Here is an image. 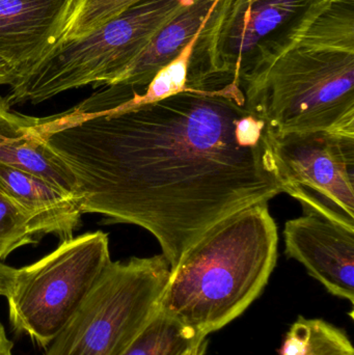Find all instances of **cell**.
<instances>
[{
	"label": "cell",
	"mask_w": 354,
	"mask_h": 355,
	"mask_svg": "<svg viewBox=\"0 0 354 355\" xmlns=\"http://www.w3.org/2000/svg\"><path fill=\"white\" fill-rule=\"evenodd\" d=\"M181 6H184V8H188V6H193L195 0H177Z\"/></svg>",
	"instance_id": "22"
},
{
	"label": "cell",
	"mask_w": 354,
	"mask_h": 355,
	"mask_svg": "<svg viewBox=\"0 0 354 355\" xmlns=\"http://www.w3.org/2000/svg\"><path fill=\"white\" fill-rule=\"evenodd\" d=\"M24 72L12 62L0 56V85H12L21 80Z\"/></svg>",
	"instance_id": "18"
},
{
	"label": "cell",
	"mask_w": 354,
	"mask_h": 355,
	"mask_svg": "<svg viewBox=\"0 0 354 355\" xmlns=\"http://www.w3.org/2000/svg\"><path fill=\"white\" fill-rule=\"evenodd\" d=\"M10 107L6 97H0V164L45 180L77 204L74 175L33 130L37 118Z\"/></svg>",
	"instance_id": "11"
},
{
	"label": "cell",
	"mask_w": 354,
	"mask_h": 355,
	"mask_svg": "<svg viewBox=\"0 0 354 355\" xmlns=\"http://www.w3.org/2000/svg\"><path fill=\"white\" fill-rule=\"evenodd\" d=\"M35 242L27 215L0 189V262L17 248Z\"/></svg>",
	"instance_id": "17"
},
{
	"label": "cell",
	"mask_w": 354,
	"mask_h": 355,
	"mask_svg": "<svg viewBox=\"0 0 354 355\" xmlns=\"http://www.w3.org/2000/svg\"><path fill=\"white\" fill-rule=\"evenodd\" d=\"M76 1L0 0V56L25 76L62 40Z\"/></svg>",
	"instance_id": "10"
},
{
	"label": "cell",
	"mask_w": 354,
	"mask_h": 355,
	"mask_svg": "<svg viewBox=\"0 0 354 355\" xmlns=\"http://www.w3.org/2000/svg\"><path fill=\"white\" fill-rule=\"evenodd\" d=\"M208 21V20H207ZM206 21L201 28L199 29L195 37L183 48L178 56L172 62H168L163 68L158 71L157 74L153 77L151 83L145 87L143 93L133 89L130 100L133 103H148V102L158 101L170 97L187 89V75H188L189 64L195 46L201 37L202 31L205 27Z\"/></svg>",
	"instance_id": "16"
},
{
	"label": "cell",
	"mask_w": 354,
	"mask_h": 355,
	"mask_svg": "<svg viewBox=\"0 0 354 355\" xmlns=\"http://www.w3.org/2000/svg\"><path fill=\"white\" fill-rule=\"evenodd\" d=\"M280 355H354L351 338L324 319L299 317L285 336Z\"/></svg>",
	"instance_id": "14"
},
{
	"label": "cell",
	"mask_w": 354,
	"mask_h": 355,
	"mask_svg": "<svg viewBox=\"0 0 354 355\" xmlns=\"http://www.w3.org/2000/svg\"><path fill=\"white\" fill-rule=\"evenodd\" d=\"M203 338L158 309L120 355H184Z\"/></svg>",
	"instance_id": "15"
},
{
	"label": "cell",
	"mask_w": 354,
	"mask_h": 355,
	"mask_svg": "<svg viewBox=\"0 0 354 355\" xmlns=\"http://www.w3.org/2000/svg\"><path fill=\"white\" fill-rule=\"evenodd\" d=\"M110 260L107 234H83L17 269L6 297L12 329L47 348L80 308Z\"/></svg>",
	"instance_id": "6"
},
{
	"label": "cell",
	"mask_w": 354,
	"mask_h": 355,
	"mask_svg": "<svg viewBox=\"0 0 354 355\" xmlns=\"http://www.w3.org/2000/svg\"><path fill=\"white\" fill-rule=\"evenodd\" d=\"M12 348L14 344L8 339L3 324L0 322V355H14Z\"/></svg>",
	"instance_id": "20"
},
{
	"label": "cell",
	"mask_w": 354,
	"mask_h": 355,
	"mask_svg": "<svg viewBox=\"0 0 354 355\" xmlns=\"http://www.w3.org/2000/svg\"><path fill=\"white\" fill-rule=\"evenodd\" d=\"M268 202L214 225L170 269L159 311L201 337L238 318L261 295L278 261Z\"/></svg>",
	"instance_id": "3"
},
{
	"label": "cell",
	"mask_w": 354,
	"mask_h": 355,
	"mask_svg": "<svg viewBox=\"0 0 354 355\" xmlns=\"http://www.w3.org/2000/svg\"><path fill=\"white\" fill-rule=\"evenodd\" d=\"M17 269L0 262V296L8 297L14 287Z\"/></svg>",
	"instance_id": "19"
},
{
	"label": "cell",
	"mask_w": 354,
	"mask_h": 355,
	"mask_svg": "<svg viewBox=\"0 0 354 355\" xmlns=\"http://www.w3.org/2000/svg\"><path fill=\"white\" fill-rule=\"evenodd\" d=\"M218 1L195 0L193 6L185 8L155 35L143 53L112 85L145 89L158 71L175 60L195 37Z\"/></svg>",
	"instance_id": "13"
},
{
	"label": "cell",
	"mask_w": 354,
	"mask_h": 355,
	"mask_svg": "<svg viewBox=\"0 0 354 355\" xmlns=\"http://www.w3.org/2000/svg\"><path fill=\"white\" fill-rule=\"evenodd\" d=\"M170 273L162 254L112 261L45 355H120L157 313Z\"/></svg>",
	"instance_id": "5"
},
{
	"label": "cell",
	"mask_w": 354,
	"mask_h": 355,
	"mask_svg": "<svg viewBox=\"0 0 354 355\" xmlns=\"http://www.w3.org/2000/svg\"><path fill=\"white\" fill-rule=\"evenodd\" d=\"M0 189L27 215L35 237L52 234L66 241L80 225L76 202L41 178L0 164Z\"/></svg>",
	"instance_id": "12"
},
{
	"label": "cell",
	"mask_w": 354,
	"mask_h": 355,
	"mask_svg": "<svg viewBox=\"0 0 354 355\" xmlns=\"http://www.w3.org/2000/svg\"><path fill=\"white\" fill-rule=\"evenodd\" d=\"M269 141L282 192L354 231V135L269 131Z\"/></svg>",
	"instance_id": "7"
},
{
	"label": "cell",
	"mask_w": 354,
	"mask_h": 355,
	"mask_svg": "<svg viewBox=\"0 0 354 355\" xmlns=\"http://www.w3.org/2000/svg\"><path fill=\"white\" fill-rule=\"evenodd\" d=\"M208 340L203 338L195 345H193L184 355H207Z\"/></svg>",
	"instance_id": "21"
},
{
	"label": "cell",
	"mask_w": 354,
	"mask_h": 355,
	"mask_svg": "<svg viewBox=\"0 0 354 355\" xmlns=\"http://www.w3.org/2000/svg\"><path fill=\"white\" fill-rule=\"evenodd\" d=\"M240 87L272 132L354 135L353 0H312L278 39L258 46Z\"/></svg>",
	"instance_id": "2"
},
{
	"label": "cell",
	"mask_w": 354,
	"mask_h": 355,
	"mask_svg": "<svg viewBox=\"0 0 354 355\" xmlns=\"http://www.w3.org/2000/svg\"><path fill=\"white\" fill-rule=\"evenodd\" d=\"M105 89L33 130L64 160L81 212L149 231L175 268L227 217L282 193L269 129L231 87L133 103Z\"/></svg>",
	"instance_id": "1"
},
{
	"label": "cell",
	"mask_w": 354,
	"mask_h": 355,
	"mask_svg": "<svg viewBox=\"0 0 354 355\" xmlns=\"http://www.w3.org/2000/svg\"><path fill=\"white\" fill-rule=\"evenodd\" d=\"M185 8L177 0H143L83 37L58 42L6 99L37 104L69 89L112 85Z\"/></svg>",
	"instance_id": "4"
},
{
	"label": "cell",
	"mask_w": 354,
	"mask_h": 355,
	"mask_svg": "<svg viewBox=\"0 0 354 355\" xmlns=\"http://www.w3.org/2000/svg\"><path fill=\"white\" fill-rule=\"evenodd\" d=\"M285 252L337 297L354 304V231L322 215L303 211L287 221Z\"/></svg>",
	"instance_id": "9"
},
{
	"label": "cell",
	"mask_w": 354,
	"mask_h": 355,
	"mask_svg": "<svg viewBox=\"0 0 354 355\" xmlns=\"http://www.w3.org/2000/svg\"><path fill=\"white\" fill-rule=\"evenodd\" d=\"M311 1L220 0L193 51L187 89H241V78L262 40L303 12Z\"/></svg>",
	"instance_id": "8"
}]
</instances>
